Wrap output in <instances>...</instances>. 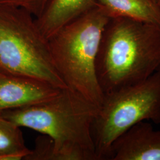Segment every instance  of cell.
<instances>
[{
  "label": "cell",
  "instance_id": "cell-1",
  "mask_svg": "<svg viewBox=\"0 0 160 160\" xmlns=\"http://www.w3.org/2000/svg\"><path fill=\"white\" fill-rule=\"evenodd\" d=\"M98 109L67 87L48 101L1 111L0 115L51 138L54 160H97L92 125Z\"/></svg>",
  "mask_w": 160,
  "mask_h": 160
},
{
  "label": "cell",
  "instance_id": "cell-2",
  "mask_svg": "<svg viewBox=\"0 0 160 160\" xmlns=\"http://www.w3.org/2000/svg\"><path fill=\"white\" fill-rule=\"evenodd\" d=\"M160 69V27L126 17L110 18L96 69L103 94L147 79Z\"/></svg>",
  "mask_w": 160,
  "mask_h": 160
},
{
  "label": "cell",
  "instance_id": "cell-3",
  "mask_svg": "<svg viewBox=\"0 0 160 160\" xmlns=\"http://www.w3.org/2000/svg\"><path fill=\"white\" fill-rule=\"evenodd\" d=\"M110 17L98 6L64 26L48 39L58 73L69 89L98 107L104 94L96 62L103 30Z\"/></svg>",
  "mask_w": 160,
  "mask_h": 160
},
{
  "label": "cell",
  "instance_id": "cell-4",
  "mask_svg": "<svg viewBox=\"0 0 160 160\" xmlns=\"http://www.w3.org/2000/svg\"><path fill=\"white\" fill-rule=\"evenodd\" d=\"M0 72L67 88L34 16L20 7L3 4H0Z\"/></svg>",
  "mask_w": 160,
  "mask_h": 160
},
{
  "label": "cell",
  "instance_id": "cell-5",
  "mask_svg": "<svg viewBox=\"0 0 160 160\" xmlns=\"http://www.w3.org/2000/svg\"><path fill=\"white\" fill-rule=\"evenodd\" d=\"M147 120L160 124V69L145 80L104 94L92 125L97 160H108L117 138Z\"/></svg>",
  "mask_w": 160,
  "mask_h": 160
},
{
  "label": "cell",
  "instance_id": "cell-6",
  "mask_svg": "<svg viewBox=\"0 0 160 160\" xmlns=\"http://www.w3.org/2000/svg\"><path fill=\"white\" fill-rule=\"evenodd\" d=\"M61 90L39 80L0 72V112L46 102Z\"/></svg>",
  "mask_w": 160,
  "mask_h": 160
},
{
  "label": "cell",
  "instance_id": "cell-7",
  "mask_svg": "<svg viewBox=\"0 0 160 160\" xmlns=\"http://www.w3.org/2000/svg\"><path fill=\"white\" fill-rule=\"evenodd\" d=\"M108 160H160V131L146 121L138 123L114 141Z\"/></svg>",
  "mask_w": 160,
  "mask_h": 160
},
{
  "label": "cell",
  "instance_id": "cell-8",
  "mask_svg": "<svg viewBox=\"0 0 160 160\" xmlns=\"http://www.w3.org/2000/svg\"><path fill=\"white\" fill-rule=\"evenodd\" d=\"M98 6L97 0H52L35 20L48 40L64 26Z\"/></svg>",
  "mask_w": 160,
  "mask_h": 160
},
{
  "label": "cell",
  "instance_id": "cell-9",
  "mask_svg": "<svg viewBox=\"0 0 160 160\" xmlns=\"http://www.w3.org/2000/svg\"><path fill=\"white\" fill-rule=\"evenodd\" d=\"M110 18L126 17L160 27V8L153 0H97Z\"/></svg>",
  "mask_w": 160,
  "mask_h": 160
},
{
  "label": "cell",
  "instance_id": "cell-10",
  "mask_svg": "<svg viewBox=\"0 0 160 160\" xmlns=\"http://www.w3.org/2000/svg\"><path fill=\"white\" fill-rule=\"evenodd\" d=\"M21 127L0 115V155L24 160L31 152L26 147Z\"/></svg>",
  "mask_w": 160,
  "mask_h": 160
},
{
  "label": "cell",
  "instance_id": "cell-11",
  "mask_svg": "<svg viewBox=\"0 0 160 160\" xmlns=\"http://www.w3.org/2000/svg\"><path fill=\"white\" fill-rule=\"evenodd\" d=\"M52 0H0V4L16 6L24 9L35 18L40 17Z\"/></svg>",
  "mask_w": 160,
  "mask_h": 160
},
{
  "label": "cell",
  "instance_id": "cell-12",
  "mask_svg": "<svg viewBox=\"0 0 160 160\" xmlns=\"http://www.w3.org/2000/svg\"><path fill=\"white\" fill-rule=\"evenodd\" d=\"M157 4L160 8V0H157Z\"/></svg>",
  "mask_w": 160,
  "mask_h": 160
},
{
  "label": "cell",
  "instance_id": "cell-13",
  "mask_svg": "<svg viewBox=\"0 0 160 160\" xmlns=\"http://www.w3.org/2000/svg\"><path fill=\"white\" fill-rule=\"evenodd\" d=\"M153 1H155V2L157 3V0H153Z\"/></svg>",
  "mask_w": 160,
  "mask_h": 160
}]
</instances>
